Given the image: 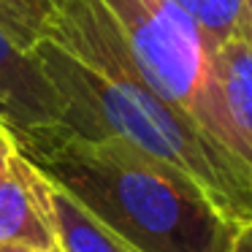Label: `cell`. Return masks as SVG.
I'll list each match as a JSON object with an SVG mask.
<instances>
[{
  "mask_svg": "<svg viewBox=\"0 0 252 252\" xmlns=\"http://www.w3.org/2000/svg\"><path fill=\"white\" fill-rule=\"evenodd\" d=\"M30 55L60 103L55 125L130 144L185 171L239 225L252 222V174L144 79L100 0H65Z\"/></svg>",
  "mask_w": 252,
  "mask_h": 252,
  "instance_id": "1",
  "label": "cell"
},
{
  "mask_svg": "<svg viewBox=\"0 0 252 252\" xmlns=\"http://www.w3.org/2000/svg\"><path fill=\"white\" fill-rule=\"evenodd\" d=\"M19 152L138 252H228L241 225L195 179L117 138L60 125L19 133Z\"/></svg>",
  "mask_w": 252,
  "mask_h": 252,
  "instance_id": "2",
  "label": "cell"
},
{
  "mask_svg": "<svg viewBox=\"0 0 252 252\" xmlns=\"http://www.w3.org/2000/svg\"><path fill=\"white\" fill-rule=\"evenodd\" d=\"M149 84L252 174V155L225 103L217 46L168 0H100Z\"/></svg>",
  "mask_w": 252,
  "mask_h": 252,
  "instance_id": "3",
  "label": "cell"
},
{
  "mask_svg": "<svg viewBox=\"0 0 252 252\" xmlns=\"http://www.w3.org/2000/svg\"><path fill=\"white\" fill-rule=\"evenodd\" d=\"M0 247H60L52 209V182L22 152L0 176Z\"/></svg>",
  "mask_w": 252,
  "mask_h": 252,
  "instance_id": "4",
  "label": "cell"
},
{
  "mask_svg": "<svg viewBox=\"0 0 252 252\" xmlns=\"http://www.w3.org/2000/svg\"><path fill=\"white\" fill-rule=\"evenodd\" d=\"M0 98L6 106V120L14 130H35L55 125L60 117L55 90L44 79L30 52L19 49L0 30Z\"/></svg>",
  "mask_w": 252,
  "mask_h": 252,
  "instance_id": "5",
  "label": "cell"
},
{
  "mask_svg": "<svg viewBox=\"0 0 252 252\" xmlns=\"http://www.w3.org/2000/svg\"><path fill=\"white\" fill-rule=\"evenodd\" d=\"M217 71L228 111L252 155V38H233L217 46Z\"/></svg>",
  "mask_w": 252,
  "mask_h": 252,
  "instance_id": "6",
  "label": "cell"
},
{
  "mask_svg": "<svg viewBox=\"0 0 252 252\" xmlns=\"http://www.w3.org/2000/svg\"><path fill=\"white\" fill-rule=\"evenodd\" d=\"M52 209H55L57 244L63 252H138L114 236L109 228L93 220L73 198L52 185Z\"/></svg>",
  "mask_w": 252,
  "mask_h": 252,
  "instance_id": "7",
  "label": "cell"
},
{
  "mask_svg": "<svg viewBox=\"0 0 252 252\" xmlns=\"http://www.w3.org/2000/svg\"><path fill=\"white\" fill-rule=\"evenodd\" d=\"M187 14L214 46L233 38H252L247 19V0H168Z\"/></svg>",
  "mask_w": 252,
  "mask_h": 252,
  "instance_id": "8",
  "label": "cell"
},
{
  "mask_svg": "<svg viewBox=\"0 0 252 252\" xmlns=\"http://www.w3.org/2000/svg\"><path fill=\"white\" fill-rule=\"evenodd\" d=\"M65 0H0V30L30 52L46 38Z\"/></svg>",
  "mask_w": 252,
  "mask_h": 252,
  "instance_id": "9",
  "label": "cell"
},
{
  "mask_svg": "<svg viewBox=\"0 0 252 252\" xmlns=\"http://www.w3.org/2000/svg\"><path fill=\"white\" fill-rule=\"evenodd\" d=\"M19 155V138H17V130L8 125V120L0 114V176L8 171L11 160Z\"/></svg>",
  "mask_w": 252,
  "mask_h": 252,
  "instance_id": "10",
  "label": "cell"
},
{
  "mask_svg": "<svg viewBox=\"0 0 252 252\" xmlns=\"http://www.w3.org/2000/svg\"><path fill=\"white\" fill-rule=\"evenodd\" d=\"M228 252H252V222L239 228V233H236L233 244L228 247Z\"/></svg>",
  "mask_w": 252,
  "mask_h": 252,
  "instance_id": "11",
  "label": "cell"
},
{
  "mask_svg": "<svg viewBox=\"0 0 252 252\" xmlns=\"http://www.w3.org/2000/svg\"><path fill=\"white\" fill-rule=\"evenodd\" d=\"M0 252H63L60 247L55 250H28V247H0Z\"/></svg>",
  "mask_w": 252,
  "mask_h": 252,
  "instance_id": "12",
  "label": "cell"
},
{
  "mask_svg": "<svg viewBox=\"0 0 252 252\" xmlns=\"http://www.w3.org/2000/svg\"><path fill=\"white\" fill-rule=\"evenodd\" d=\"M247 19H250V35H252V0H247Z\"/></svg>",
  "mask_w": 252,
  "mask_h": 252,
  "instance_id": "13",
  "label": "cell"
},
{
  "mask_svg": "<svg viewBox=\"0 0 252 252\" xmlns=\"http://www.w3.org/2000/svg\"><path fill=\"white\" fill-rule=\"evenodd\" d=\"M0 114L6 117V106H3V98H0Z\"/></svg>",
  "mask_w": 252,
  "mask_h": 252,
  "instance_id": "14",
  "label": "cell"
}]
</instances>
